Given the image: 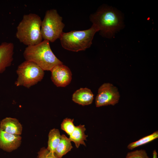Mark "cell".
Listing matches in <instances>:
<instances>
[{"label": "cell", "mask_w": 158, "mask_h": 158, "mask_svg": "<svg viewBox=\"0 0 158 158\" xmlns=\"http://www.w3.org/2000/svg\"><path fill=\"white\" fill-rule=\"evenodd\" d=\"M71 141L65 135H61L60 142L57 146L54 153L59 158L62 157L70 151L73 148Z\"/></svg>", "instance_id": "5bb4252c"}, {"label": "cell", "mask_w": 158, "mask_h": 158, "mask_svg": "<svg viewBox=\"0 0 158 158\" xmlns=\"http://www.w3.org/2000/svg\"><path fill=\"white\" fill-rule=\"evenodd\" d=\"M25 60L32 62L44 71H51L55 66L63 64L53 53L49 42L44 40L40 43L28 46L23 53Z\"/></svg>", "instance_id": "7a4b0ae2"}, {"label": "cell", "mask_w": 158, "mask_h": 158, "mask_svg": "<svg viewBox=\"0 0 158 158\" xmlns=\"http://www.w3.org/2000/svg\"><path fill=\"white\" fill-rule=\"evenodd\" d=\"M0 128L7 133L20 135L23 127L18 120L16 118L7 117L2 119L0 123Z\"/></svg>", "instance_id": "8fae6325"}, {"label": "cell", "mask_w": 158, "mask_h": 158, "mask_svg": "<svg viewBox=\"0 0 158 158\" xmlns=\"http://www.w3.org/2000/svg\"><path fill=\"white\" fill-rule=\"evenodd\" d=\"M61 136V135L59 129L53 128L51 130L48 134L47 149L50 151L54 153L60 142Z\"/></svg>", "instance_id": "9a60e30c"}, {"label": "cell", "mask_w": 158, "mask_h": 158, "mask_svg": "<svg viewBox=\"0 0 158 158\" xmlns=\"http://www.w3.org/2000/svg\"><path fill=\"white\" fill-rule=\"evenodd\" d=\"M126 158H150L145 150H137L127 153Z\"/></svg>", "instance_id": "ac0fdd59"}, {"label": "cell", "mask_w": 158, "mask_h": 158, "mask_svg": "<svg viewBox=\"0 0 158 158\" xmlns=\"http://www.w3.org/2000/svg\"><path fill=\"white\" fill-rule=\"evenodd\" d=\"M99 32L92 24L89 29L83 30H74L63 32L60 40L62 47L69 51L78 52L89 48L95 33Z\"/></svg>", "instance_id": "277c9868"}, {"label": "cell", "mask_w": 158, "mask_h": 158, "mask_svg": "<svg viewBox=\"0 0 158 158\" xmlns=\"http://www.w3.org/2000/svg\"><path fill=\"white\" fill-rule=\"evenodd\" d=\"M62 18L57 10L52 9L47 10L42 21L41 32L43 39L54 42L60 39L65 25Z\"/></svg>", "instance_id": "5b68a950"}, {"label": "cell", "mask_w": 158, "mask_h": 158, "mask_svg": "<svg viewBox=\"0 0 158 158\" xmlns=\"http://www.w3.org/2000/svg\"><path fill=\"white\" fill-rule=\"evenodd\" d=\"M14 49L12 43L5 42L0 45V73L11 65L13 60Z\"/></svg>", "instance_id": "30bf717a"}, {"label": "cell", "mask_w": 158, "mask_h": 158, "mask_svg": "<svg viewBox=\"0 0 158 158\" xmlns=\"http://www.w3.org/2000/svg\"><path fill=\"white\" fill-rule=\"evenodd\" d=\"M74 119L66 118L63 120L61 124V129L70 135L74 130L75 126L73 123Z\"/></svg>", "instance_id": "e0dca14e"}, {"label": "cell", "mask_w": 158, "mask_h": 158, "mask_svg": "<svg viewBox=\"0 0 158 158\" xmlns=\"http://www.w3.org/2000/svg\"><path fill=\"white\" fill-rule=\"evenodd\" d=\"M158 131H156L149 135L146 136L138 140L130 143L127 146L129 150H132L138 147L150 142L158 138Z\"/></svg>", "instance_id": "2e32d148"}, {"label": "cell", "mask_w": 158, "mask_h": 158, "mask_svg": "<svg viewBox=\"0 0 158 158\" xmlns=\"http://www.w3.org/2000/svg\"><path fill=\"white\" fill-rule=\"evenodd\" d=\"M16 73L18 77L15 85L28 88L40 81L44 74V71L36 64L26 60L18 66Z\"/></svg>", "instance_id": "8992f818"}, {"label": "cell", "mask_w": 158, "mask_h": 158, "mask_svg": "<svg viewBox=\"0 0 158 158\" xmlns=\"http://www.w3.org/2000/svg\"><path fill=\"white\" fill-rule=\"evenodd\" d=\"M86 128L84 125H80L75 126L72 133L69 135V138L71 141L74 142L76 147L78 148L80 144L86 146L84 140H86L87 135L85 134Z\"/></svg>", "instance_id": "4fadbf2b"}, {"label": "cell", "mask_w": 158, "mask_h": 158, "mask_svg": "<svg viewBox=\"0 0 158 158\" xmlns=\"http://www.w3.org/2000/svg\"><path fill=\"white\" fill-rule=\"evenodd\" d=\"M51 79L58 87H65L71 83L72 74L70 68L63 64L54 66L51 71Z\"/></svg>", "instance_id": "ba28073f"}, {"label": "cell", "mask_w": 158, "mask_h": 158, "mask_svg": "<svg viewBox=\"0 0 158 158\" xmlns=\"http://www.w3.org/2000/svg\"><path fill=\"white\" fill-rule=\"evenodd\" d=\"M120 95L116 87L110 83H104L99 88L95 103L97 107L117 103Z\"/></svg>", "instance_id": "52a82bcc"}, {"label": "cell", "mask_w": 158, "mask_h": 158, "mask_svg": "<svg viewBox=\"0 0 158 158\" xmlns=\"http://www.w3.org/2000/svg\"><path fill=\"white\" fill-rule=\"evenodd\" d=\"M21 141L20 135L7 133L0 128V148L3 150L11 152L16 150L20 146Z\"/></svg>", "instance_id": "9c48e42d"}, {"label": "cell", "mask_w": 158, "mask_h": 158, "mask_svg": "<svg viewBox=\"0 0 158 158\" xmlns=\"http://www.w3.org/2000/svg\"><path fill=\"white\" fill-rule=\"evenodd\" d=\"M93 96L94 95L90 90L87 88H81L74 92L72 99L75 103L85 106L92 103Z\"/></svg>", "instance_id": "7c38bea8"}, {"label": "cell", "mask_w": 158, "mask_h": 158, "mask_svg": "<svg viewBox=\"0 0 158 158\" xmlns=\"http://www.w3.org/2000/svg\"><path fill=\"white\" fill-rule=\"evenodd\" d=\"M90 19L98 29L100 34L111 37L122 27V19L120 13L114 8L104 5L90 15Z\"/></svg>", "instance_id": "6da1fadb"}, {"label": "cell", "mask_w": 158, "mask_h": 158, "mask_svg": "<svg viewBox=\"0 0 158 158\" xmlns=\"http://www.w3.org/2000/svg\"><path fill=\"white\" fill-rule=\"evenodd\" d=\"M38 158H59L53 152L44 147L41 148L37 153Z\"/></svg>", "instance_id": "d6986e66"}, {"label": "cell", "mask_w": 158, "mask_h": 158, "mask_svg": "<svg viewBox=\"0 0 158 158\" xmlns=\"http://www.w3.org/2000/svg\"><path fill=\"white\" fill-rule=\"evenodd\" d=\"M42 21L40 17L36 14L24 15L17 27L16 38L27 46L40 43L43 40L41 32Z\"/></svg>", "instance_id": "3957f363"}]
</instances>
